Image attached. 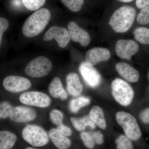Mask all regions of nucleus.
Segmentation results:
<instances>
[{
	"mask_svg": "<svg viewBox=\"0 0 149 149\" xmlns=\"http://www.w3.org/2000/svg\"><path fill=\"white\" fill-rule=\"evenodd\" d=\"M70 120L73 127L78 131H83L87 126H90L93 129L96 127L95 123L90 119L89 116L82 117H71Z\"/></svg>",
	"mask_w": 149,
	"mask_h": 149,
	"instance_id": "21",
	"label": "nucleus"
},
{
	"mask_svg": "<svg viewBox=\"0 0 149 149\" xmlns=\"http://www.w3.org/2000/svg\"><path fill=\"white\" fill-rule=\"evenodd\" d=\"M116 1L123 3H129L132 1L133 0H116Z\"/></svg>",
	"mask_w": 149,
	"mask_h": 149,
	"instance_id": "37",
	"label": "nucleus"
},
{
	"mask_svg": "<svg viewBox=\"0 0 149 149\" xmlns=\"http://www.w3.org/2000/svg\"><path fill=\"white\" fill-rule=\"evenodd\" d=\"M36 116V111L31 108L17 106L13 108L9 117L13 122L25 123L34 120Z\"/></svg>",
	"mask_w": 149,
	"mask_h": 149,
	"instance_id": "13",
	"label": "nucleus"
},
{
	"mask_svg": "<svg viewBox=\"0 0 149 149\" xmlns=\"http://www.w3.org/2000/svg\"><path fill=\"white\" fill-rule=\"evenodd\" d=\"M23 5L27 10L35 11L44 5L46 0H22Z\"/></svg>",
	"mask_w": 149,
	"mask_h": 149,
	"instance_id": "26",
	"label": "nucleus"
},
{
	"mask_svg": "<svg viewBox=\"0 0 149 149\" xmlns=\"http://www.w3.org/2000/svg\"><path fill=\"white\" fill-rule=\"evenodd\" d=\"M8 21L3 17H0V44H1V43L3 34L8 29Z\"/></svg>",
	"mask_w": 149,
	"mask_h": 149,
	"instance_id": "31",
	"label": "nucleus"
},
{
	"mask_svg": "<svg viewBox=\"0 0 149 149\" xmlns=\"http://www.w3.org/2000/svg\"><path fill=\"white\" fill-rule=\"evenodd\" d=\"M91 133L95 144L99 145L103 144L104 141V136L103 134L100 130L91 132Z\"/></svg>",
	"mask_w": 149,
	"mask_h": 149,
	"instance_id": "32",
	"label": "nucleus"
},
{
	"mask_svg": "<svg viewBox=\"0 0 149 149\" xmlns=\"http://www.w3.org/2000/svg\"><path fill=\"white\" fill-rule=\"evenodd\" d=\"M118 123L122 127L125 136L133 141L141 138V132L136 118L132 115L124 111H119L116 115Z\"/></svg>",
	"mask_w": 149,
	"mask_h": 149,
	"instance_id": "3",
	"label": "nucleus"
},
{
	"mask_svg": "<svg viewBox=\"0 0 149 149\" xmlns=\"http://www.w3.org/2000/svg\"><path fill=\"white\" fill-rule=\"evenodd\" d=\"M22 104L27 105L46 108L50 105V98L45 93L36 91H30L22 94L19 97Z\"/></svg>",
	"mask_w": 149,
	"mask_h": 149,
	"instance_id": "7",
	"label": "nucleus"
},
{
	"mask_svg": "<svg viewBox=\"0 0 149 149\" xmlns=\"http://www.w3.org/2000/svg\"><path fill=\"white\" fill-rule=\"evenodd\" d=\"M57 130H58L59 133L65 136H70L72 134V130L70 128L66 125H64L63 123L57 126Z\"/></svg>",
	"mask_w": 149,
	"mask_h": 149,
	"instance_id": "33",
	"label": "nucleus"
},
{
	"mask_svg": "<svg viewBox=\"0 0 149 149\" xmlns=\"http://www.w3.org/2000/svg\"><path fill=\"white\" fill-rule=\"evenodd\" d=\"M22 135L24 141L34 147L43 146L49 141L47 133L42 128L37 125H27L23 128Z\"/></svg>",
	"mask_w": 149,
	"mask_h": 149,
	"instance_id": "5",
	"label": "nucleus"
},
{
	"mask_svg": "<svg viewBox=\"0 0 149 149\" xmlns=\"http://www.w3.org/2000/svg\"><path fill=\"white\" fill-rule=\"evenodd\" d=\"M139 50L138 44L132 40H119L115 45V51L118 56L128 60H130L132 56Z\"/></svg>",
	"mask_w": 149,
	"mask_h": 149,
	"instance_id": "10",
	"label": "nucleus"
},
{
	"mask_svg": "<svg viewBox=\"0 0 149 149\" xmlns=\"http://www.w3.org/2000/svg\"><path fill=\"white\" fill-rule=\"evenodd\" d=\"M134 38L138 42L143 45H149V29L141 27L136 28L133 32Z\"/></svg>",
	"mask_w": 149,
	"mask_h": 149,
	"instance_id": "23",
	"label": "nucleus"
},
{
	"mask_svg": "<svg viewBox=\"0 0 149 149\" xmlns=\"http://www.w3.org/2000/svg\"><path fill=\"white\" fill-rule=\"evenodd\" d=\"M137 20L140 24H149V5L142 9L138 14Z\"/></svg>",
	"mask_w": 149,
	"mask_h": 149,
	"instance_id": "28",
	"label": "nucleus"
},
{
	"mask_svg": "<svg viewBox=\"0 0 149 149\" xmlns=\"http://www.w3.org/2000/svg\"><path fill=\"white\" fill-rule=\"evenodd\" d=\"M17 136L10 131L3 130L0 132V149H10L16 142Z\"/></svg>",
	"mask_w": 149,
	"mask_h": 149,
	"instance_id": "20",
	"label": "nucleus"
},
{
	"mask_svg": "<svg viewBox=\"0 0 149 149\" xmlns=\"http://www.w3.org/2000/svg\"><path fill=\"white\" fill-rule=\"evenodd\" d=\"M49 93L53 97L60 98L61 100H66L67 93L63 88L61 80L58 77H55L52 80L48 88Z\"/></svg>",
	"mask_w": 149,
	"mask_h": 149,
	"instance_id": "18",
	"label": "nucleus"
},
{
	"mask_svg": "<svg viewBox=\"0 0 149 149\" xmlns=\"http://www.w3.org/2000/svg\"><path fill=\"white\" fill-rule=\"evenodd\" d=\"M52 65L50 61L46 57L40 56L33 59L27 64L25 72L32 77H42L50 72Z\"/></svg>",
	"mask_w": 149,
	"mask_h": 149,
	"instance_id": "6",
	"label": "nucleus"
},
{
	"mask_svg": "<svg viewBox=\"0 0 149 149\" xmlns=\"http://www.w3.org/2000/svg\"><path fill=\"white\" fill-rule=\"evenodd\" d=\"M140 117L142 122L146 124L149 123V108L141 112Z\"/></svg>",
	"mask_w": 149,
	"mask_h": 149,
	"instance_id": "34",
	"label": "nucleus"
},
{
	"mask_svg": "<svg viewBox=\"0 0 149 149\" xmlns=\"http://www.w3.org/2000/svg\"><path fill=\"white\" fill-rule=\"evenodd\" d=\"M111 57L110 51L102 47H95L88 50L85 55V62L92 66L100 62L109 60Z\"/></svg>",
	"mask_w": 149,
	"mask_h": 149,
	"instance_id": "14",
	"label": "nucleus"
},
{
	"mask_svg": "<svg viewBox=\"0 0 149 149\" xmlns=\"http://www.w3.org/2000/svg\"><path fill=\"white\" fill-rule=\"evenodd\" d=\"M80 137L83 143L87 148L90 149H92L94 148L95 143L91 133L82 132L80 133Z\"/></svg>",
	"mask_w": 149,
	"mask_h": 149,
	"instance_id": "27",
	"label": "nucleus"
},
{
	"mask_svg": "<svg viewBox=\"0 0 149 149\" xmlns=\"http://www.w3.org/2000/svg\"><path fill=\"white\" fill-rule=\"evenodd\" d=\"M116 69L121 77L131 83H136L139 80V72L130 65L124 62L116 64Z\"/></svg>",
	"mask_w": 149,
	"mask_h": 149,
	"instance_id": "15",
	"label": "nucleus"
},
{
	"mask_svg": "<svg viewBox=\"0 0 149 149\" xmlns=\"http://www.w3.org/2000/svg\"><path fill=\"white\" fill-rule=\"evenodd\" d=\"M117 149H134L133 144L126 136L121 135L115 140Z\"/></svg>",
	"mask_w": 149,
	"mask_h": 149,
	"instance_id": "24",
	"label": "nucleus"
},
{
	"mask_svg": "<svg viewBox=\"0 0 149 149\" xmlns=\"http://www.w3.org/2000/svg\"><path fill=\"white\" fill-rule=\"evenodd\" d=\"M62 2L70 10L77 12L81 10L84 0H61Z\"/></svg>",
	"mask_w": 149,
	"mask_h": 149,
	"instance_id": "25",
	"label": "nucleus"
},
{
	"mask_svg": "<svg viewBox=\"0 0 149 149\" xmlns=\"http://www.w3.org/2000/svg\"><path fill=\"white\" fill-rule=\"evenodd\" d=\"M90 103L91 100L89 98L80 97L70 101L69 104V109L73 113H76L80 109L89 104Z\"/></svg>",
	"mask_w": 149,
	"mask_h": 149,
	"instance_id": "22",
	"label": "nucleus"
},
{
	"mask_svg": "<svg viewBox=\"0 0 149 149\" xmlns=\"http://www.w3.org/2000/svg\"><path fill=\"white\" fill-rule=\"evenodd\" d=\"M136 5L139 9L144 8L149 5V0H136Z\"/></svg>",
	"mask_w": 149,
	"mask_h": 149,
	"instance_id": "35",
	"label": "nucleus"
},
{
	"mask_svg": "<svg viewBox=\"0 0 149 149\" xmlns=\"http://www.w3.org/2000/svg\"><path fill=\"white\" fill-rule=\"evenodd\" d=\"M12 4L15 8L20 7L22 6V0H12Z\"/></svg>",
	"mask_w": 149,
	"mask_h": 149,
	"instance_id": "36",
	"label": "nucleus"
},
{
	"mask_svg": "<svg viewBox=\"0 0 149 149\" xmlns=\"http://www.w3.org/2000/svg\"><path fill=\"white\" fill-rule=\"evenodd\" d=\"M136 15V10L133 7L123 6L112 15L109 24L116 33H124L132 26Z\"/></svg>",
	"mask_w": 149,
	"mask_h": 149,
	"instance_id": "2",
	"label": "nucleus"
},
{
	"mask_svg": "<svg viewBox=\"0 0 149 149\" xmlns=\"http://www.w3.org/2000/svg\"><path fill=\"white\" fill-rule=\"evenodd\" d=\"M79 70L85 83L91 88H96L100 84V74L93 66L86 62H83L80 64Z\"/></svg>",
	"mask_w": 149,
	"mask_h": 149,
	"instance_id": "11",
	"label": "nucleus"
},
{
	"mask_svg": "<svg viewBox=\"0 0 149 149\" xmlns=\"http://www.w3.org/2000/svg\"><path fill=\"white\" fill-rule=\"evenodd\" d=\"M50 118L52 122L55 125L58 126L63 123V114L58 110H52L50 113Z\"/></svg>",
	"mask_w": 149,
	"mask_h": 149,
	"instance_id": "30",
	"label": "nucleus"
},
{
	"mask_svg": "<svg viewBox=\"0 0 149 149\" xmlns=\"http://www.w3.org/2000/svg\"><path fill=\"white\" fill-rule=\"evenodd\" d=\"M49 136L57 149H68L71 146L70 140L59 133L56 128L51 129L49 131Z\"/></svg>",
	"mask_w": 149,
	"mask_h": 149,
	"instance_id": "17",
	"label": "nucleus"
},
{
	"mask_svg": "<svg viewBox=\"0 0 149 149\" xmlns=\"http://www.w3.org/2000/svg\"><path fill=\"white\" fill-rule=\"evenodd\" d=\"M13 107L9 103L3 102L0 104V117L6 118L10 115Z\"/></svg>",
	"mask_w": 149,
	"mask_h": 149,
	"instance_id": "29",
	"label": "nucleus"
},
{
	"mask_svg": "<svg viewBox=\"0 0 149 149\" xmlns=\"http://www.w3.org/2000/svg\"><path fill=\"white\" fill-rule=\"evenodd\" d=\"M51 13L47 8L40 9L32 14L24 22L22 32L24 36L33 37L41 33L47 25Z\"/></svg>",
	"mask_w": 149,
	"mask_h": 149,
	"instance_id": "1",
	"label": "nucleus"
},
{
	"mask_svg": "<svg viewBox=\"0 0 149 149\" xmlns=\"http://www.w3.org/2000/svg\"><path fill=\"white\" fill-rule=\"evenodd\" d=\"M55 39L60 47L64 48L70 40L69 32L64 27L53 26L48 29L43 37V40L49 41Z\"/></svg>",
	"mask_w": 149,
	"mask_h": 149,
	"instance_id": "9",
	"label": "nucleus"
},
{
	"mask_svg": "<svg viewBox=\"0 0 149 149\" xmlns=\"http://www.w3.org/2000/svg\"><path fill=\"white\" fill-rule=\"evenodd\" d=\"M66 81L67 91L70 95L76 97L81 94L83 91V86L77 73H70L67 76Z\"/></svg>",
	"mask_w": 149,
	"mask_h": 149,
	"instance_id": "16",
	"label": "nucleus"
},
{
	"mask_svg": "<svg viewBox=\"0 0 149 149\" xmlns=\"http://www.w3.org/2000/svg\"><path fill=\"white\" fill-rule=\"evenodd\" d=\"M90 119L102 129L107 127V123L102 109L97 106L92 107L89 113Z\"/></svg>",
	"mask_w": 149,
	"mask_h": 149,
	"instance_id": "19",
	"label": "nucleus"
},
{
	"mask_svg": "<svg viewBox=\"0 0 149 149\" xmlns=\"http://www.w3.org/2000/svg\"><path fill=\"white\" fill-rule=\"evenodd\" d=\"M25 149H37L36 148H31V147H28V148H26Z\"/></svg>",
	"mask_w": 149,
	"mask_h": 149,
	"instance_id": "38",
	"label": "nucleus"
},
{
	"mask_svg": "<svg viewBox=\"0 0 149 149\" xmlns=\"http://www.w3.org/2000/svg\"><path fill=\"white\" fill-rule=\"evenodd\" d=\"M3 86L6 91L13 93L22 92L29 89L31 86L30 80L25 77L10 75L3 81Z\"/></svg>",
	"mask_w": 149,
	"mask_h": 149,
	"instance_id": "8",
	"label": "nucleus"
},
{
	"mask_svg": "<svg viewBox=\"0 0 149 149\" xmlns=\"http://www.w3.org/2000/svg\"><path fill=\"white\" fill-rule=\"evenodd\" d=\"M111 88L112 95L118 103L125 107L131 103L134 97V91L127 82L116 78L112 82Z\"/></svg>",
	"mask_w": 149,
	"mask_h": 149,
	"instance_id": "4",
	"label": "nucleus"
},
{
	"mask_svg": "<svg viewBox=\"0 0 149 149\" xmlns=\"http://www.w3.org/2000/svg\"><path fill=\"white\" fill-rule=\"evenodd\" d=\"M70 40L79 43L83 47H87L91 42V37L87 31L78 26L74 22H70L68 24Z\"/></svg>",
	"mask_w": 149,
	"mask_h": 149,
	"instance_id": "12",
	"label": "nucleus"
}]
</instances>
